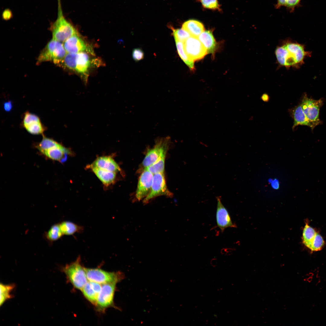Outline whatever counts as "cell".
Here are the masks:
<instances>
[{
  "label": "cell",
  "instance_id": "d6a6232c",
  "mask_svg": "<svg viewBox=\"0 0 326 326\" xmlns=\"http://www.w3.org/2000/svg\"><path fill=\"white\" fill-rule=\"evenodd\" d=\"M132 57L135 61H138L144 58V53L141 49L135 48L133 51Z\"/></svg>",
  "mask_w": 326,
  "mask_h": 326
},
{
  "label": "cell",
  "instance_id": "6da1fadb",
  "mask_svg": "<svg viewBox=\"0 0 326 326\" xmlns=\"http://www.w3.org/2000/svg\"><path fill=\"white\" fill-rule=\"evenodd\" d=\"M275 53L278 65L287 69L299 68L310 54L304 45L290 39L282 41L276 48Z\"/></svg>",
  "mask_w": 326,
  "mask_h": 326
},
{
  "label": "cell",
  "instance_id": "e0dca14e",
  "mask_svg": "<svg viewBox=\"0 0 326 326\" xmlns=\"http://www.w3.org/2000/svg\"><path fill=\"white\" fill-rule=\"evenodd\" d=\"M101 285L96 282L88 281L82 290L85 297L95 305L101 288Z\"/></svg>",
  "mask_w": 326,
  "mask_h": 326
},
{
  "label": "cell",
  "instance_id": "277c9868",
  "mask_svg": "<svg viewBox=\"0 0 326 326\" xmlns=\"http://www.w3.org/2000/svg\"><path fill=\"white\" fill-rule=\"evenodd\" d=\"M51 31L52 39L63 43L78 34L74 27L64 16L61 8H58L57 17L52 25Z\"/></svg>",
  "mask_w": 326,
  "mask_h": 326
},
{
  "label": "cell",
  "instance_id": "8fae6325",
  "mask_svg": "<svg viewBox=\"0 0 326 326\" xmlns=\"http://www.w3.org/2000/svg\"><path fill=\"white\" fill-rule=\"evenodd\" d=\"M170 143L169 137L158 140L154 146L148 150L142 161L143 166L145 168L155 162L163 153L167 152Z\"/></svg>",
  "mask_w": 326,
  "mask_h": 326
},
{
  "label": "cell",
  "instance_id": "f1b7e54d",
  "mask_svg": "<svg viewBox=\"0 0 326 326\" xmlns=\"http://www.w3.org/2000/svg\"><path fill=\"white\" fill-rule=\"evenodd\" d=\"M24 127L29 133L34 135L42 134L45 129L41 121L34 122Z\"/></svg>",
  "mask_w": 326,
  "mask_h": 326
},
{
  "label": "cell",
  "instance_id": "9a60e30c",
  "mask_svg": "<svg viewBox=\"0 0 326 326\" xmlns=\"http://www.w3.org/2000/svg\"><path fill=\"white\" fill-rule=\"evenodd\" d=\"M154 174L144 170L139 177L135 196L138 201L145 198L150 192L152 184Z\"/></svg>",
  "mask_w": 326,
  "mask_h": 326
},
{
  "label": "cell",
  "instance_id": "44dd1931",
  "mask_svg": "<svg viewBox=\"0 0 326 326\" xmlns=\"http://www.w3.org/2000/svg\"><path fill=\"white\" fill-rule=\"evenodd\" d=\"M182 29L188 32L191 36L198 37L204 31L203 24L195 20H189L185 22L182 25Z\"/></svg>",
  "mask_w": 326,
  "mask_h": 326
},
{
  "label": "cell",
  "instance_id": "4fadbf2b",
  "mask_svg": "<svg viewBox=\"0 0 326 326\" xmlns=\"http://www.w3.org/2000/svg\"><path fill=\"white\" fill-rule=\"evenodd\" d=\"M216 199V217L217 227L222 232L226 228L235 227L236 225L232 222L228 210L221 202L220 197H217Z\"/></svg>",
  "mask_w": 326,
  "mask_h": 326
},
{
  "label": "cell",
  "instance_id": "484cf974",
  "mask_svg": "<svg viewBox=\"0 0 326 326\" xmlns=\"http://www.w3.org/2000/svg\"><path fill=\"white\" fill-rule=\"evenodd\" d=\"M178 54L184 62L192 70L194 68V62L190 60L186 53L184 46V42L175 40Z\"/></svg>",
  "mask_w": 326,
  "mask_h": 326
},
{
  "label": "cell",
  "instance_id": "5bb4252c",
  "mask_svg": "<svg viewBox=\"0 0 326 326\" xmlns=\"http://www.w3.org/2000/svg\"><path fill=\"white\" fill-rule=\"evenodd\" d=\"M63 44L67 53L85 52L91 54L94 53L92 49L79 36L78 34L69 38Z\"/></svg>",
  "mask_w": 326,
  "mask_h": 326
},
{
  "label": "cell",
  "instance_id": "d4e9b609",
  "mask_svg": "<svg viewBox=\"0 0 326 326\" xmlns=\"http://www.w3.org/2000/svg\"><path fill=\"white\" fill-rule=\"evenodd\" d=\"M167 152L163 153L155 162L150 166L145 168L144 170H148L153 174L159 173H164L165 160Z\"/></svg>",
  "mask_w": 326,
  "mask_h": 326
},
{
  "label": "cell",
  "instance_id": "7c38bea8",
  "mask_svg": "<svg viewBox=\"0 0 326 326\" xmlns=\"http://www.w3.org/2000/svg\"><path fill=\"white\" fill-rule=\"evenodd\" d=\"M116 283L102 284L96 306L97 309L103 311L113 304V298Z\"/></svg>",
  "mask_w": 326,
  "mask_h": 326
},
{
  "label": "cell",
  "instance_id": "8992f818",
  "mask_svg": "<svg viewBox=\"0 0 326 326\" xmlns=\"http://www.w3.org/2000/svg\"><path fill=\"white\" fill-rule=\"evenodd\" d=\"M88 281L102 285L110 283H117L123 278L120 273L109 272L100 268H85Z\"/></svg>",
  "mask_w": 326,
  "mask_h": 326
},
{
  "label": "cell",
  "instance_id": "7a4b0ae2",
  "mask_svg": "<svg viewBox=\"0 0 326 326\" xmlns=\"http://www.w3.org/2000/svg\"><path fill=\"white\" fill-rule=\"evenodd\" d=\"M91 60L88 53L86 52L67 53L57 65L64 69L85 75L92 65Z\"/></svg>",
  "mask_w": 326,
  "mask_h": 326
},
{
  "label": "cell",
  "instance_id": "4316f807",
  "mask_svg": "<svg viewBox=\"0 0 326 326\" xmlns=\"http://www.w3.org/2000/svg\"><path fill=\"white\" fill-rule=\"evenodd\" d=\"M15 287L14 284H4L1 283L0 305L1 306L7 300L12 297L11 294Z\"/></svg>",
  "mask_w": 326,
  "mask_h": 326
},
{
  "label": "cell",
  "instance_id": "5b68a950",
  "mask_svg": "<svg viewBox=\"0 0 326 326\" xmlns=\"http://www.w3.org/2000/svg\"><path fill=\"white\" fill-rule=\"evenodd\" d=\"M68 280L75 288L82 290L88 282L85 268L81 263L80 258L78 257L75 261L66 265L62 268Z\"/></svg>",
  "mask_w": 326,
  "mask_h": 326
},
{
  "label": "cell",
  "instance_id": "3957f363",
  "mask_svg": "<svg viewBox=\"0 0 326 326\" xmlns=\"http://www.w3.org/2000/svg\"><path fill=\"white\" fill-rule=\"evenodd\" d=\"M67 53L63 43L52 39L41 51L37 64L51 62L58 65L64 58Z\"/></svg>",
  "mask_w": 326,
  "mask_h": 326
},
{
  "label": "cell",
  "instance_id": "d6986e66",
  "mask_svg": "<svg viewBox=\"0 0 326 326\" xmlns=\"http://www.w3.org/2000/svg\"><path fill=\"white\" fill-rule=\"evenodd\" d=\"M90 168L102 183L106 186L111 185L115 181L116 173L95 167Z\"/></svg>",
  "mask_w": 326,
  "mask_h": 326
},
{
  "label": "cell",
  "instance_id": "83f0119b",
  "mask_svg": "<svg viewBox=\"0 0 326 326\" xmlns=\"http://www.w3.org/2000/svg\"><path fill=\"white\" fill-rule=\"evenodd\" d=\"M59 143L53 139L43 136L41 141L35 147L42 154L49 149L57 145Z\"/></svg>",
  "mask_w": 326,
  "mask_h": 326
},
{
  "label": "cell",
  "instance_id": "ffe728a7",
  "mask_svg": "<svg viewBox=\"0 0 326 326\" xmlns=\"http://www.w3.org/2000/svg\"><path fill=\"white\" fill-rule=\"evenodd\" d=\"M198 38L206 49L208 53H214L216 48L217 43L212 31L204 30Z\"/></svg>",
  "mask_w": 326,
  "mask_h": 326
},
{
  "label": "cell",
  "instance_id": "7402d4cb",
  "mask_svg": "<svg viewBox=\"0 0 326 326\" xmlns=\"http://www.w3.org/2000/svg\"><path fill=\"white\" fill-rule=\"evenodd\" d=\"M294 119L292 128L299 125H305L312 128V126L304 113L301 104H299L294 108L292 112Z\"/></svg>",
  "mask_w": 326,
  "mask_h": 326
},
{
  "label": "cell",
  "instance_id": "f546056e",
  "mask_svg": "<svg viewBox=\"0 0 326 326\" xmlns=\"http://www.w3.org/2000/svg\"><path fill=\"white\" fill-rule=\"evenodd\" d=\"M171 28L173 30V34L175 40L184 42L191 36L189 34L183 29H174Z\"/></svg>",
  "mask_w": 326,
  "mask_h": 326
},
{
  "label": "cell",
  "instance_id": "4dcf8cb0",
  "mask_svg": "<svg viewBox=\"0 0 326 326\" xmlns=\"http://www.w3.org/2000/svg\"><path fill=\"white\" fill-rule=\"evenodd\" d=\"M40 121V118L36 115L29 112H26L24 113L23 120L24 127L34 122Z\"/></svg>",
  "mask_w": 326,
  "mask_h": 326
},
{
  "label": "cell",
  "instance_id": "2e32d148",
  "mask_svg": "<svg viewBox=\"0 0 326 326\" xmlns=\"http://www.w3.org/2000/svg\"><path fill=\"white\" fill-rule=\"evenodd\" d=\"M89 167H95L116 173L121 170L117 163L111 157L109 156L97 158Z\"/></svg>",
  "mask_w": 326,
  "mask_h": 326
},
{
  "label": "cell",
  "instance_id": "74e56055",
  "mask_svg": "<svg viewBox=\"0 0 326 326\" xmlns=\"http://www.w3.org/2000/svg\"><path fill=\"white\" fill-rule=\"evenodd\" d=\"M58 8L61 7V0H58Z\"/></svg>",
  "mask_w": 326,
  "mask_h": 326
},
{
  "label": "cell",
  "instance_id": "52a82bcc",
  "mask_svg": "<svg viewBox=\"0 0 326 326\" xmlns=\"http://www.w3.org/2000/svg\"><path fill=\"white\" fill-rule=\"evenodd\" d=\"M323 104L321 99L315 100L304 96L302 100V107L304 113L311 124L312 128L320 123L319 112Z\"/></svg>",
  "mask_w": 326,
  "mask_h": 326
},
{
  "label": "cell",
  "instance_id": "603a6c76",
  "mask_svg": "<svg viewBox=\"0 0 326 326\" xmlns=\"http://www.w3.org/2000/svg\"><path fill=\"white\" fill-rule=\"evenodd\" d=\"M60 225L63 235H72L76 233L82 232L83 229L82 226L68 221L62 222Z\"/></svg>",
  "mask_w": 326,
  "mask_h": 326
},
{
  "label": "cell",
  "instance_id": "8d00e7d4",
  "mask_svg": "<svg viewBox=\"0 0 326 326\" xmlns=\"http://www.w3.org/2000/svg\"><path fill=\"white\" fill-rule=\"evenodd\" d=\"M261 99L264 102H267L269 100V96L266 94H263L261 96Z\"/></svg>",
  "mask_w": 326,
  "mask_h": 326
},
{
  "label": "cell",
  "instance_id": "1f68e13d",
  "mask_svg": "<svg viewBox=\"0 0 326 326\" xmlns=\"http://www.w3.org/2000/svg\"><path fill=\"white\" fill-rule=\"evenodd\" d=\"M203 6L207 8L215 9L219 8L217 0H200Z\"/></svg>",
  "mask_w": 326,
  "mask_h": 326
},
{
  "label": "cell",
  "instance_id": "ba28073f",
  "mask_svg": "<svg viewBox=\"0 0 326 326\" xmlns=\"http://www.w3.org/2000/svg\"><path fill=\"white\" fill-rule=\"evenodd\" d=\"M302 239L305 246L312 251L321 250L324 244L321 236L307 222L303 231Z\"/></svg>",
  "mask_w": 326,
  "mask_h": 326
},
{
  "label": "cell",
  "instance_id": "9c48e42d",
  "mask_svg": "<svg viewBox=\"0 0 326 326\" xmlns=\"http://www.w3.org/2000/svg\"><path fill=\"white\" fill-rule=\"evenodd\" d=\"M162 195L171 197L173 194L167 187L164 173H157L154 174L151 190L143 202L146 204L153 198Z\"/></svg>",
  "mask_w": 326,
  "mask_h": 326
},
{
  "label": "cell",
  "instance_id": "d590c367",
  "mask_svg": "<svg viewBox=\"0 0 326 326\" xmlns=\"http://www.w3.org/2000/svg\"><path fill=\"white\" fill-rule=\"evenodd\" d=\"M286 1V0H277L275 5V8L279 9L282 6H285Z\"/></svg>",
  "mask_w": 326,
  "mask_h": 326
},
{
  "label": "cell",
  "instance_id": "ac0fdd59",
  "mask_svg": "<svg viewBox=\"0 0 326 326\" xmlns=\"http://www.w3.org/2000/svg\"><path fill=\"white\" fill-rule=\"evenodd\" d=\"M70 150L59 143L43 152L42 154L51 160L63 162L66 155L70 154Z\"/></svg>",
  "mask_w": 326,
  "mask_h": 326
},
{
  "label": "cell",
  "instance_id": "836d02e7",
  "mask_svg": "<svg viewBox=\"0 0 326 326\" xmlns=\"http://www.w3.org/2000/svg\"><path fill=\"white\" fill-rule=\"evenodd\" d=\"M301 0H286V7L290 11H292L298 5Z\"/></svg>",
  "mask_w": 326,
  "mask_h": 326
},
{
  "label": "cell",
  "instance_id": "cb8c5ba5",
  "mask_svg": "<svg viewBox=\"0 0 326 326\" xmlns=\"http://www.w3.org/2000/svg\"><path fill=\"white\" fill-rule=\"evenodd\" d=\"M63 235L60 224L57 223L52 225L46 232L44 236L48 241L51 242L59 239Z\"/></svg>",
  "mask_w": 326,
  "mask_h": 326
},
{
  "label": "cell",
  "instance_id": "30bf717a",
  "mask_svg": "<svg viewBox=\"0 0 326 326\" xmlns=\"http://www.w3.org/2000/svg\"><path fill=\"white\" fill-rule=\"evenodd\" d=\"M183 43L185 52L192 61L201 59L208 54L206 49L198 37L190 36Z\"/></svg>",
  "mask_w": 326,
  "mask_h": 326
},
{
  "label": "cell",
  "instance_id": "e575fe53",
  "mask_svg": "<svg viewBox=\"0 0 326 326\" xmlns=\"http://www.w3.org/2000/svg\"><path fill=\"white\" fill-rule=\"evenodd\" d=\"M12 102L11 101L5 102L3 104V107L5 110L7 112L11 111L12 108Z\"/></svg>",
  "mask_w": 326,
  "mask_h": 326
}]
</instances>
